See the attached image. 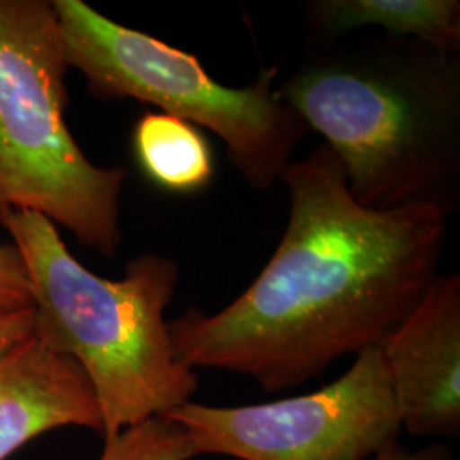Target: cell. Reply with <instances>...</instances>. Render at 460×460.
Returning <instances> with one entry per match:
<instances>
[{"mask_svg":"<svg viewBox=\"0 0 460 460\" xmlns=\"http://www.w3.org/2000/svg\"><path fill=\"white\" fill-rule=\"evenodd\" d=\"M279 181L288 222L261 273L222 311L167 321L184 367L247 376L270 393L377 346L437 279L448 220L429 207H362L324 144Z\"/></svg>","mask_w":460,"mask_h":460,"instance_id":"obj_1","label":"cell"},{"mask_svg":"<svg viewBox=\"0 0 460 460\" xmlns=\"http://www.w3.org/2000/svg\"><path fill=\"white\" fill-rule=\"evenodd\" d=\"M367 208L460 205V55L411 38L349 34L305 49L279 84Z\"/></svg>","mask_w":460,"mask_h":460,"instance_id":"obj_2","label":"cell"},{"mask_svg":"<svg viewBox=\"0 0 460 460\" xmlns=\"http://www.w3.org/2000/svg\"><path fill=\"white\" fill-rule=\"evenodd\" d=\"M33 288L34 334L81 367L98 399L102 437L190 402L195 370L172 351L164 313L180 279L171 258L147 252L119 279H102L31 212L0 214Z\"/></svg>","mask_w":460,"mask_h":460,"instance_id":"obj_3","label":"cell"},{"mask_svg":"<svg viewBox=\"0 0 460 460\" xmlns=\"http://www.w3.org/2000/svg\"><path fill=\"white\" fill-rule=\"evenodd\" d=\"M66 45L49 0H0V214L31 212L115 256L123 167L89 161L66 121Z\"/></svg>","mask_w":460,"mask_h":460,"instance_id":"obj_4","label":"cell"},{"mask_svg":"<svg viewBox=\"0 0 460 460\" xmlns=\"http://www.w3.org/2000/svg\"><path fill=\"white\" fill-rule=\"evenodd\" d=\"M66 64L99 99H137L215 133L230 165L264 191L279 181L309 130L279 98V66L243 87L217 83L197 55L127 28L83 0H51Z\"/></svg>","mask_w":460,"mask_h":460,"instance_id":"obj_5","label":"cell"},{"mask_svg":"<svg viewBox=\"0 0 460 460\" xmlns=\"http://www.w3.org/2000/svg\"><path fill=\"white\" fill-rule=\"evenodd\" d=\"M165 416L186 429L198 457L370 460L402 433L377 346L311 394L247 406L190 401Z\"/></svg>","mask_w":460,"mask_h":460,"instance_id":"obj_6","label":"cell"},{"mask_svg":"<svg viewBox=\"0 0 460 460\" xmlns=\"http://www.w3.org/2000/svg\"><path fill=\"white\" fill-rule=\"evenodd\" d=\"M402 431L460 433V277L437 275L425 296L377 345Z\"/></svg>","mask_w":460,"mask_h":460,"instance_id":"obj_7","label":"cell"},{"mask_svg":"<svg viewBox=\"0 0 460 460\" xmlns=\"http://www.w3.org/2000/svg\"><path fill=\"white\" fill-rule=\"evenodd\" d=\"M66 427L102 435L98 399L81 367L33 332L0 357V460Z\"/></svg>","mask_w":460,"mask_h":460,"instance_id":"obj_8","label":"cell"},{"mask_svg":"<svg viewBox=\"0 0 460 460\" xmlns=\"http://www.w3.org/2000/svg\"><path fill=\"white\" fill-rule=\"evenodd\" d=\"M304 26L307 49L376 28L460 55L459 0H311Z\"/></svg>","mask_w":460,"mask_h":460,"instance_id":"obj_9","label":"cell"},{"mask_svg":"<svg viewBox=\"0 0 460 460\" xmlns=\"http://www.w3.org/2000/svg\"><path fill=\"white\" fill-rule=\"evenodd\" d=\"M135 159L165 193L195 197L215 178L214 148L203 132L176 116L147 111L133 128Z\"/></svg>","mask_w":460,"mask_h":460,"instance_id":"obj_10","label":"cell"},{"mask_svg":"<svg viewBox=\"0 0 460 460\" xmlns=\"http://www.w3.org/2000/svg\"><path fill=\"white\" fill-rule=\"evenodd\" d=\"M198 457L186 429L161 414L104 438L99 460H191Z\"/></svg>","mask_w":460,"mask_h":460,"instance_id":"obj_11","label":"cell"},{"mask_svg":"<svg viewBox=\"0 0 460 460\" xmlns=\"http://www.w3.org/2000/svg\"><path fill=\"white\" fill-rule=\"evenodd\" d=\"M33 309V288L26 266L13 244H0V313Z\"/></svg>","mask_w":460,"mask_h":460,"instance_id":"obj_12","label":"cell"},{"mask_svg":"<svg viewBox=\"0 0 460 460\" xmlns=\"http://www.w3.org/2000/svg\"><path fill=\"white\" fill-rule=\"evenodd\" d=\"M34 332V311L0 313V357Z\"/></svg>","mask_w":460,"mask_h":460,"instance_id":"obj_13","label":"cell"},{"mask_svg":"<svg viewBox=\"0 0 460 460\" xmlns=\"http://www.w3.org/2000/svg\"><path fill=\"white\" fill-rule=\"evenodd\" d=\"M452 448L445 444L435 442L428 447L411 450L397 440L394 444L382 448L377 456H374L370 460H452Z\"/></svg>","mask_w":460,"mask_h":460,"instance_id":"obj_14","label":"cell"}]
</instances>
